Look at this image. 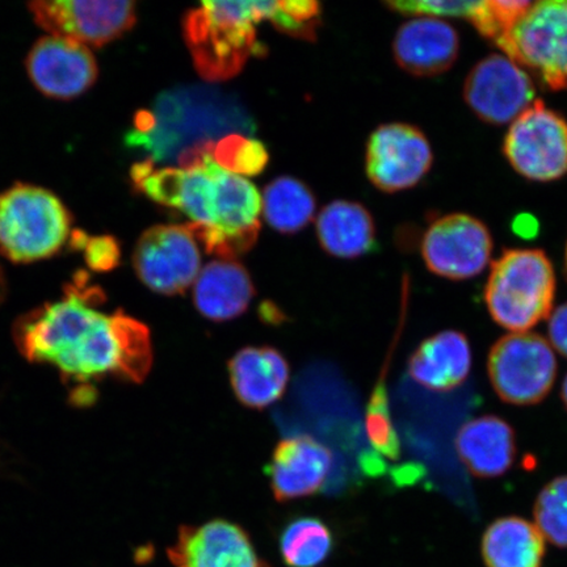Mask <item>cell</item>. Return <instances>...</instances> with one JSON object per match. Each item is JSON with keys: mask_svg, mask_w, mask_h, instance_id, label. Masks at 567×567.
Returning <instances> with one entry per match:
<instances>
[{"mask_svg": "<svg viewBox=\"0 0 567 567\" xmlns=\"http://www.w3.org/2000/svg\"><path fill=\"white\" fill-rule=\"evenodd\" d=\"M84 274L75 275L61 300L19 319L13 328L18 349L32 363L53 365L73 384L105 378L140 384L153 367L151 329L122 310H102L105 295Z\"/></svg>", "mask_w": 567, "mask_h": 567, "instance_id": "cell-1", "label": "cell"}, {"mask_svg": "<svg viewBox=\"0 0 567 567\" xmlns=\"http://www.w3.org/2000/svg\"><path fill=\"white\" fill-rule=\"evenodd\" d=\"M215 141L197 142L177 157V167L137 162L131 179L138 193L179 210L205 251L236 260L257 244L261 196L244 176L226 172L213 158Z\"/></svg>", "mask_w": 567, "mask_h": 567, "instance_id": "cell-2", "label": "cell"}, {"mask_svg": "<svg viewBox=\"0 0 567 567\" xmlns=\"http://www.w3.org/2000/svg\"><path fill=\"white\" fill-rule=\"evenodd\" d=\"M272 2H203L183 18L197 73L208 82L231 80L252 55L264 53L257 25L271 16Z\"/></svg>", "mask_w": 567, "mask_h": 567, "instance_id": "cell-3", "label": "cell"}, {"mask_svg": "<svg viewBox=\"0 0 567 567\" xmlns=\"http://www.w3.org/2000/svg\"><path fill=\"white\" fill-rule=\"evenodd\" d=\"M556 276L542 250H507L492 266L485 288L488 313L512 332H528L551 313Z\"/></svg>", "mask_w": 567, "mask_h": 567, "instance_id": "cell-4", "label": "cell"}, {"mask_svg": "<svg viewBox=\"0 0 567 567\" xmlns=\"http://www.w3.org/2000/svg\"><path fill=\"white\" fill-rule=\"evenodd\" d=\"M70 237V212L51 190L18 183L0 194V254L13 264L52 258Z\"/></svg>", "mask_w": 567, "mask_h": 567, "instance_id": "cell-5", "label": "cell"}, {"mask_svg": "<svg viewBox=\"0 0 567 567\" xmlns=\"http://www.w3.org/2000/svg\"><path fill=\"white\" fill-rule=\"evenodd\" d=\"M495 45L550 90L567 89V0L532 3Z\"/></svg>", "mask_w": 567, "mask_h": 567, "instance_id": "cell-6", "label": "cell"}, {"mask_svg": "<svg viewBox=\"0 0 567 567\" xmlns=\"http://www.w3.org/2000/svg\"><path fill=\"white\" fill-rule=\"evenodd\" d=\"M487 372L503 402L530 406L550 393L557 360L547 339L534 332H512L493 346Z\"/></svg>", "mask_w": 567, "mask_h": 567, "instance_id": "cell-7", "label": "cell"}, {"mask_svg": "<svg viewBox=\"0 0 567 567\" xmlns=\"http://www.w3.org/2000/svg\"><path fill=\"white\" fill-rule=\"evenodd\" d=\"M133 267L154 293L183 295L202 271V254L187 225H157L140 237Z\"/></svg>", "mask_w": 567, "mask_h": 567, "instance_id": "cell-8", "label": "cell"}, {"mask_svg": "<svg viewBox=\"0 0 567 567\" xmlns=\"http://www.w3.org/2000/svg\"><path fill=\"white\" fill-rule=\"evenodd\" d=\"M503 152L527 179H559L567 173L566 120L536 101L509 126Z\"/></svg>", "mask_w": 567, "mask_h": 567, "instance_id": "cell-9", "label": "cell"}, {"mask_svg": "<svg viewBox=\"0 0 567 567\" xmlns=\"http://www.w3.org/2000/svg\"><path fill=\"white\" fill-rule=\"evenodd\" d=\"M432 161L430 142L414 125H381L368 140V179L382 193L394 194L415 187L429 174Z\"/></svg>", "mask_w": 567, "mask_h": 567, "instance_id": "cell-10", "label": "cell"}, {"mask_svg": "<svg viewBox=\"0 0 567 567\" xmlns=\"http://www.w3.org/2000/svg\"><path fill=\"white\" fill-rule=\"evenodd\" d=\"M30 10L42 30L87 47H103L130 32L137 21L134 2L42 0Z\"/></svg>", "mask_w": 567, "mask_h": 567, "instance_id": "cell-11", "label": "cell"}, {"mask_svg": "<svg viewBox=\"0 0 567 567\" xmlns=\"http://www.w3.org/2000/svg\"><path fill=\"white\" fill-rule=\"evenodd\" d=\"M493 252L491 231L480 219L455 213L437 219L425 231L422 257L431 272L450 280L480 275Z\"/></svg>", "mask_w": 567, "mask_h": 567, "instance_id": "cell-12", "label": "cell"}, {"mask_svg": "<svg viewBox=\"0 0 567 567\" xmlns=\"http://www.w3.org/2000/svg\"><path fill=\"white\" fill-rule=\"evenodd\" d=\"M464 99L485 123L505 125L535 103V86L526 71L507 55L493 54L466 76Z\"/></svg>", "mask_w": 567, "mask_h": 567, "instance_id": "cell-13", "label": "cell"}, {"mask_svg": "<svg viewBox=\"0 0 567 567\" xmlns=\"http://www.w3.org/2000/svg\"><path fill=\"white\" fill-rule=\"evenodd\" d=\"M25 66L34 87L59 101H70L94 86L99 69L89 47L47 35L32 47Z\"/></svg>", "mask_w": 567, "mask_h": 567, "instance_id": "cell-14", "label": "cell"}, {"mask_svg": "<svg viewBox=\"0 0 567 567\" xmlns=\"http://www.w3.org/2000/svg\"><path fill=\"white\" fill-rule=\"evenodd\" d=\"M167 557L174 567H271L258 555L250 535L225 519L182 526Z\"/></svg>", "mask_w": 567, "mask_h": 567, "instance_id": "cell-15", "label": "cell"}, {"mask_svg": "<svg viewBox=\"0 0 567 567\" xmlns=\"http://www.w3.org/2000/svg\"><path fill=\"white\" fill-rule=\"evenodd\" d=\"M332 453L309 435L282 439L267 466L275 499L292 502L317 494L328 480Z\"/></svg>", "mask_w": 567, "mask_h": 567, "instance_id": "cell-16", "label": "cell"}, {"mask_svg": "<svg viewBox=\"0 0 567 567\" xmlns=\"http://www.w3.org/2000/svg\"><path fill=\"white\" fill-rule=\"evenodd\" d=\"M460 51L458 34L436 18H414L400 27L393 41L396 63L414 76H436L449 71Z\"/></svg>", "mask_w": 567, "mask_h": 567, "instance_id": "cell-17", "label": "cell"}, {"mask_svg": "<svg viewBox=\"0 0 567 567\" xmlns=\"http://www.w3.org/2000/svg\"><path fill=\"white\" fill-rule=\"evenodd\" d=\"M230 385L247 409L265 410L278 402L289 382V364L274 347H245L229 360Z\"/></svg>", "mask_w": 567, "mask_h": 567, "instance_id": "cell-18", "label": "cell"}, {"mask_svg": "<svg viewBox=\"0 0 567 567\" xmlns=\"http://www.w3.org/2000/svg\"><path fill=\"white\" fill-rule=\"evenodd\" d=\"M255 293L257 290L250 274L237 260L210 261L194 284L195 308L216 323L229 322L245 315Z\"/></svg>", "mask_w": 567, "mask_h": 567, "instance_id": "cell-19", "label": "cell"}, {"mask_svg": "<svg viewBox=\"0 0 567 567\" xmlns=\"http://www.w3.org/2000/svg\"><path fill=\"white\" fill-rule=\"evenodd\" d=\"M470 342L458 331H443L420 344L409 361L410 378L434 392H450L470 375Z\"/></svg>", "mask_w": 567, "mask_h": 567, "instance_id": "cell-20", "label": "cell"}, {"mask_svg": "<svg viewBox=\"0 0 567 567\" xmlns=\"http://www.w3.org/2000/svg\"><path fill=\"white\" fill-rule=\"evenodd\" d=\"M456 451L474 476H502L512 467L516 455L514 430L498 416L476 417L458 431Z\"/></svg>", "mask_w": 567, "mask_h": 567, "instance_id": "cell-21", "label": "cell"}, {"mask_svg": "<svg viewBox=\"0 0 567 567\" xmlns=\"http://www.w3.org/2000/svg\"><path fill=\"white\" fill-rule=\"evenodd\" d=\"M317 237L326 252L340 259L363 257L378 248L370 210L349 200L332 202L319 213Z\"/></svg>", "mask_w": 567, "mask_h": 567, "instance_id": "cell-22", "label": "cell"}, {"mask_svg": "<svg viewBox=\"0 0 567 567\" xmlns=\"http://www.w3.org/2000/svg\"><path fill=\"white\" fill-rule=\"evenodd\" d=\"M482 556L487 567H542L544 537L523 517H501L482 538Z\"/></svg>", "mask_w": 567, "mask_h": 567, "instance_id": "cell-23", "label": "cell"}, {"mask_svg": "<svg viewBox=\"0 0 567 567\" xmlns=\"http://www.w3.org/2000/svg\"><path fill=\"white\" fill-rule=\"evenodd\" d=\"M316 208L313 190L292 176H280L269 183L261 196L265 221L282 234L301 231L315 218Z\"/></svg>", "mask_w": 567, "mask_h": 567, "instance_id": "cell-24", "label": "cell"}, {"mask_svg": "<svg viewBox=\"0 0 567 567\" xmlns=\"http://www.w3.org/2000/svg\"><path fill=\"white\" fill-rule=\"evenodd\" d=\"M334 535L328 524L316 516H300L282 529L279 548L288 567H319L334 550Z\"/></svg>", "mask_w": 567, "mask_h": 567, "instance_id": "cell-25", "label": "cell"}, {"mask_svg": "<svg viewBox=\"0 0 567 567\" xmlns=\"http://www.w3.org/2000/svg\"><path fill=\"white\" fill-rule=\"evenodd\" d=\"M388 9L408 17L463 18L470 20L484 38L495 41L501 30L491 0L484 2H457V0H394L385 3Z\"/></svg>", "mask_w": 567, "mask_h": 567, "instance_id": "cell-26", "label": "cell"}, {"mask_svg": "<svg viewBox=\"0 0 567 567\" xmlns=\"http://www.w3.org/2000/svg\"><path fill=\"white\" fill-rule=\"evenodd\" d=\"M212 153L226 172L244 177L259 175L269 159L267 148L259 140L239 133L215 142Z\"/></svg>", "mask_w": 567, "mask_h": 567, "instance_id": "cell-27", "label": "cell"}, {"mask_svg": "<svg viewBox=\"0 0 567 567\" xmlns=\"http://www.w3.org/2000/svg\"><path fill=\"white\" fill-rule=\"evenodd\" d=\"M534 515L543 537L556 547L567 548V476L555 478L543 488Z\"/></svg>", "mask_w": 567, "mask_h": 567, "instance_id": "cell-28", "label": "cell"}, {"mask_svg": "<svg viewBox=\"0 0 567 567\" xmlns=\"http://www.w3.org/2000/svg\"><path fill=\"white\" fill-rule=\"evenodd\" d=\"M365 429L368 441L378 455L389 460L400 457V437L396 435L392 415H390L388 389L382 380L373 389L368 402Z\"/></svg>", "mask_w": 567, "mask_h": 567, "instance_id": "cell-29", "label": "cell"}, {"mask_svg": "<svg viewBox=\"0 0 567 567\" xmlns=\"http://www.w3.org/2000/svg\"><path fill=\"white\" fill-rule=\"evenodd\" d=\"M321 4L310 0H284L274 2L269 21L276 30L296 39L316 40L317 28L321 24Z\"/></svg>", "mask_w": 567, "mask_h": 567, "instance_id": "cell-30", "label": "cell"}, {"mask_svg": "<svg viewBox=\"0 0 567 567\" xmlns=\"http://www.w3.org/2000/svg\"><path fill=\"white\" fill-rule=\"evenodd\" d=\"M71 247L84 254V260L95 272H110L115 269L122 258V248L115 237H90L86 233H71Z\"/></svg>", "mask_w": 567, "mask_h": 567, "instance_id": "cell-31", "label": "cell"}, {"mask_svg": "<svg viewBox=\"0 0 567 567\" xmlns=\"http://www.w3.org/2000/svg\"><path fill=\"white\" fill-rule=\"evenodd\" d=\"M548 334L550 346L567 359V302L550 315Z\"/></svg>", "mask_w": 567, "mask_h": 567, "instance_id": "cell-32", "label": "cell"}, {"mask_svg": "<svg viewBox=\"0 0 567 567\" xmlns=\"http://www.w3.org/2000/svg\"><path fill=\"white\" fill-rule=\"evenodd\" d=\"M514 231L523 238H534L537 236L538 224L535 217L520 215L514 219Z\"/></svg>", "mask_w": 567, "mask_h": 567, "instance_id": "cell-33", "label": "cell"}, {"mask_svg": "<svg viewBox=\"0 0 567 567\" xmlns=\"http://www.w3.org/2000/svg\"><path fill=\"white\" fill-rule=\"evenodd\" d=\"M6 290V282L2 274V269H0V301H2Z\"/></svg>", "mask_w": 567, "mask_h": 567, "instance_id": "cell-34", "label": "cell"}, {"mask_svg": "<svg viewBox=\"0 0 567 567\" xmlns=\"http://www.w3.org/2000/svg\"><path fill=\"white\" fill-rule=\"evenodd\" d=\"M561 396H563V401L565 403V406L567 409V375H566L564 384H563Z\"/></svg>", "mask_w": 567, "mask_h": 567, "instance_id": "cell-35", "label": "cell"}, {"mask_svg": "<svg viewBox=\"0 0 567 567\" xmlns=\"http://www.w3.org/2000/svg\"><path fill=\"white\" fill-rule=\"evenodd\" d=\"M565 266H566V275H567V247H566V261H565Z\"/></svg>", "mask_w": 567, "mask_h": 567, "instance_id": "cell-36", "label": "cell"}]
</instances>
